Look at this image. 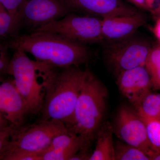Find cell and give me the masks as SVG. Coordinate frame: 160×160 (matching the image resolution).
<instances>
[{"mask_svg":"<svg viewBox=\"0 0 160 160\" xmlns=\"http://www.w3.org/2000/svg\"><path fill=\"white\" fill-rule=\"evenodd\" d=\"M9 49L20 48L37 61L57 68L78 66L86 63L90 51L86 44L58 33L36 32L17 35L7 41Z\"/></svg>","mask_w":160,"mask_h":160,"instance_id":"obj_1","label":"cell"},{"mask_svg":"<svg viewBox=\"0 0 160 160\" xmlns=\"http://www.w3.org/2000/svg\"><path fill=\"white\" fill-rule=\"evenodd\" d=\"M14 50L10 58L7 74L13 78L28 114H38L42 109L47 85L58 68L31 60L26 52L20 48Z\"/></svg>","mask_w":160,"mask_h":160,"instance_id":"obj_2","label":"cell"},{"mask_svg":"<svg viewBox=\"0 0 160 160\" xmlns=\"http://www.w3.org/2000/svg\"><path fill=\"white\" fill-rule=\"evenodd\" d=\"M87 71L76 66L57 70L46 87L41 119L59 120L67 127L71 124Z\"/></svg>","mask_w":160,"mask_h":160,"instance_id":"obj_3","label":"cell"},{"mask_svg":"<svg viewBox=\"0 0 160 160\" xmlns=\"http://www.w3.org/2000/svg\"><path fill=\"white\" fill-rule=\"evenodd\" d=\"M108 91L106 86L88 69L78 97L72 122L68 127L72 133L91 142L102 125Z\"/></svg>","mask_w":160,"mask_h":160,"instance_id":"obj_4","label":"cell"},{"mask_svg":"<svg viewBox=\"0 0 160 160\" xmlns=\"http://www.w3.org/2000/svg\"><path fill=\"white\" fill-rule=\"evenodd\" d=\"M136 33L102 43L105 62L115 77L122 72L145 65L152 46Z\"/></svg>","mask_w":160,"mask_h":160,"instance_id":"obj_5","label":"cell"},{"mask_svg":"<svg viewBox=\"0 0 160 160\" xmlns=\"http://www.w3.org/2000/svg\"><path fill=\"white\" fill-rule=\"evenodd\" d=\"M68 131L65 124L54 119H41L32 125L14 128L7 151L19 149L41 155L49 147L53 138Z\"/></svg>","mask_w":160,"mask_h":160,"instance_id":"obj_6","label":"cell"},{"mask_svg":"<svg viewBox=\"0 0 160 160\" xmlns=\"http://www.w3.org/2000/svg\"><path fill=\"white\" fill-rule=\"evenodd\" d=\"M102 20L95 17L81 16L70 13L40 26L35 31L58 33L86 45L102 43L104 41L102 34Z\"/></svg>","mask_w":160,"mask_h":160,"instance_id":"obj_7","label":"cell"},{"mask_svg":"<svg viewBox=\"0 0 160 160\" xmlns=\"http://www.w3.org/2000/svg\"><path fill=\"white\" fill-rule=\"evenodd\" d=\"M113 129L120 140L141 149L148 156L152 152L159 150L150 142L146 124L133 107L125 105L120 107Z\"/></svg>","mask_w":160,"mask_h":160,"instance_id":"obj_8","label":"cell"},{"mask_svg":"<svg viewBox=\"0 0 160 160\" xmlns=\"http://www.w3.org/2000/svg\"><path fill=\"white\" fill-rule=\"evenodd\" d=\"M71 11L65 0H28L20 13L21 25L24 23L38 28L62 18Z\"/></svg>","mask_w":160,"mask_h":160,"instance_id":"obj_9","label":"cell"},{"mask_svg":"<svg viewBox=\"0 0 160 160\" xmlns=\"http://www.w3.org/2000/svg\"><path fill=\"white\" fill-rule=\"evenodd\" d=\"M116 78L120 91L135 109L152 89L150 76L144 66L122 72Z\"/></svg>","mask_w":160,"mask_h":160,"instance_id":"obj_10","label":"cell"},{"mask_svg":"<svg viewBox=\"0 0 160 160\" xmlns=\"http://www.w3.org/2000/svg\"><path fill=\"white\" fill-rule=\"evenodd\" d=\"M70 9L103 19L132 15L142 10L122 0H65Z\"/></svg>","mask_w":160,"mask_h":160,"instance_id":"obj_11","label":"cell"},{"mask_svg":"<svg viewBox=\"0 0 160 160\" xmlns=\"http://www.w3.org/2000/svg\"><path fill=\"white\" fill-rule=\"evenodd\" d=\"M0 112L15 128L23 126L28 114L22 98L12 79L0 78Z\"/></svg>","mask_w":160,"mask_h":160,"instance_id":"obj_12","label":"cell"},{"mask_svg":"<svg viewBox=\"0 0 160 160\" xmlns=\"http://www.w3.org/2000/svg\"><path fill=\"white\" fill-rule=\"evenodd\" d=\"M146 23L142 11L129 16L112 17L102 20V34L104 41L118 39L133 34Z\"/></svg>","mask_w":160,"mask_h":160,"instance_id":"obj_13","label":"cell"},{"mask_svg":"<svg viewBox=\"0 0 160 160\" xmlns=\"http://www.w3.org/2000/svg\"><path fill=\"white\" fill-rule=\"evenodd\" d=\"M113 133L110 123H102L96 135V146L89 160H115Z\"/></svg>","mask_w":160,"mask_h":160,"instance_id":"obj_14","label":"cell"},{"mask_svg":"<svg viewBox=\"0 0 160 160\" xmlns=\"http://www.w3.org/2000/svg\"><path fill=\"white\" fill-rule=\"evenodd\" d=\"M136 110L142 119L160 121V93L149 92Z\"/></svg>","mask_w":160,"mask_h":160,"instance_id":"obj_15","label":"cell"},{"mask_svg":"<svg viewBox=\"0 0 160 160\" xmlns=\"http://www.w3.org/2000/svg\"><path fill=\"white\" fill-rule=\"evenodd\" d=\"M144 66L150 76L152 89L160 91V42L152 46Z\"/></svg>","mask_w":160,"mask_h":160,"instance_id":"obj_16","label":"cell"},{"mask_svg":"<svg viewBox=\"0 0 160 160\" xmlns=\"http://www.w3.org/2000/svg\"><path fill=\"white\" fill-rule=\"evenodd\" d=\"M114 150L115 160H150L142 150L123 142L116 141Z\"/></svg>","mask_w":160,"mask_h":160,"instance_id":"obj_17","label":"cell"},{"mask_svg":"<svg viewBox=\"0 0 160 160\" xmlns=\"http://www.w3.org/2000/svg\"><path fill=\"white\" fill-rule=\"evenodd\" d=\"M89 145L79 144L57 150L44 152L40 155L41 160H70L81 149H89Z\"/></svg>","mask_w":160,"mask_h":160,"instance_id":"obj_18","label":"cell"},{"mask_svg":"<svg viewBox=\"0 0 160 160\" xmlns=\"http://www.w3.org/2000/svg\"><path fill=\"white\" fill-rule=\"evenodd\" d=\"M28 0H0V3L10 14L13 22L16 36L21 26L20 13L24 4Z\"/></svg>","mask_w":160,"mask_h":160,"instance_id":"obj_19","label":"cell"},{"mask_svg":"<svg viewBox=\"0 0 160 160\" xmlns=\"http://www.w3.org/2000/svg\"><path fill=\"white\" fill-rule=\"evenodd\" d=\"M16 36L12 19L6 8L0 3V39L6 40Z\"/></svg>","mask_w":160,"mask_h":160,"instance_id":"obj_20","label":"cell"},{"mask_svg":"<svg viewBox=\"0 0 160 160\" xmlns=\"http://www.w3.org/2000/svg\"><path fill=\"white\" fill-rule=\"evenodd\" d=\"M142 120L146 124L150 142L155 148L160 151V121Z\"/></svg>","mask_w":160,"mask_h":160,"instance_id":"obj_21","label":"cell"},{"mask_svg":"<svg viewBox=\"0 0 160 160\" xmlns=\"http://www.w3.org/2000/svg\"><path fill=\"white\" fill-rule=\"evenodd\" d=\"M41 160L40 155L22 149H10L2 157L1 160Z\"/></svg>","mask_w":160,"mask_h":160,"instance_id":"obj_22","label":"cell"},{"mask_svg":"<svg viewBox=\"0 0 160 160\" xmlns=\"http://www.w3.org/2000/svg\"><path fill=\"white\" fill-rule=\"evenodd\" d=\"M6 40L0 39V78H4L7 74L10 58L8 49H9Z\"/></svg>","mask_w":160,"mask_h":160,"instance_id":"obj_23","label":"cell"},{"mask_svg":"<svg viewBox=\"0 0 160 160\" xmlns=\"http://www.w3.org/2000/svg\"><path fill=\"white\" fill-rule=\"evenodd\" d=\"M14 129V127L10 126L6 129L0 130V160L9 149Z\"/></svg>","mask_w":160,"mask_h":160,"instance_id":"obj_24","label":"cell"},{"mask_svg":"<svg viewBox=\"0 0 160 160\" xmlns=\"http://www.w3.org/2000/svg\"><path fill=\"white\" fill-rule=\"evenodd\" d=\"M89 149H81L77 153L73 156L70 160H89L91 154H90Z\"/></svg>","mask_w":160,"mask_h":160,"instance_id":"obj_25","label":"cell"},{"mask_svg":"<svg viewBox=\"0 0 160 160\" xmlns=\"http://www.w3.org/2000/svg\"><path fill=\"white\" fill-rule=\"evenodd\" d=\"M130 5L141 10H148L144 0H126Z\"/></svg>","mask_w":160,"mask_h":160,"instance_id":"obj_26","label":"cell"},{"mask_svg":"<svg viewBox=\"0 0 160 160\" xmlns=\"http://www.w3.org/2000/svg\"><path fill=\"white\" fill-rule=\"evenodd\" d=\"M153 30L155 36L160 42V17L158 18Z\"/></svg>","mask_w":160,"mask_h":160,"instance_id":"obj_27","label":"cell"},{"mask_svg":"<svg viewBox=\"0 0 160 160\" xmlns=\"http://www.w3.org/2000/svg\"><path fill=\"white\" fill-rule=\"evenodd\" d=\"M10 126L9 122L4 118L2 113L0 112V130L6 129Z\"/></svg>","mask_w":160,"mask_h":160,"instance_id":"obj_28","label":"cell"},{"mask_svg":"<svg viewBox=\"0 0 160 160\" xmlns=\"http://www.w3.org/2000/svg\"><path fill=\"white\" fill-rule=\"evenodd\" d=\"M150 160H160V151L156 150L151 152L148 156Z\"/></svg>","mask_w":160,"mask_h":160,"instance_id":"obj_29","label":"cell"},{"mask_svg":"<svg viewBox=\"0 0 160 160\" xmlns=\"http://www.w3.org/2000/svg\"><path fill=\"white\" fill-rule=\"evenodd\" d=\"M149 11H150L154 8V3L156 0H144Z\"/></svg>","mask_w":160,"mask_h":160,"instance_id":"obj_30","label":"cell"},{"mask_svg":"<svg viewBox=\"0 0 160 160\" xmlns=\"http://www.w3.org/2000/svg\"><path fill=\"white\" fill-rule=\"evenodd\" d=\"M150 12H151V13L156 16H157L158 17H160V4L156 7L153 8Z\"/></svg>","mask_w":160,"mask_h":160,"instance_id":"obj_31","label":"cell"}]
</instances>
